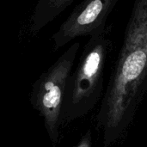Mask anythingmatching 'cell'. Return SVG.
<instances>
[{"instance_id":"cell-1","label":"cell","mask_w":147,"mask_h":147,"mask_svg":"<svg viewBox=\"0 0 147 147\" xmlns=\"http://www.w3.org/2000/svg\"><path fill=\"white\" fill-rule=\"evenodd\" d=\"M89 37L72 77L74 100L93 94L100 86L105 65L113 50L111 24L103 26Z\"/></svg>"},{"instance_id":"cell-2","label":"cell","mask_w":147,"mask_h":147,"mask_svg":"<svg viewBox=\"0 0 147 147\" xmlns=\"http://www.w3.org/2000/svg\"><path fill=\"white\" fill-rule=\"evenodd\" d=\"M79 48V42L72 43L41 76L38 84L36 98L51 135L55 134L63 93Z\"/></svg>"},{"instance_id":"cell-3","label":"cell","mask_w":147,"mask_h":147,"mask_svg":"<svg viewBox=\"0 0 147 147\" xmlns=\"http://www.w3.org/2000/svg\"><path fill=\"white\" fill-rule=\"evenodd\" d=\"M120 0H82L53 34V49L59 50L73 40L90 36L108 24V18Z\"/></svg>"},{"instance_id":"cell-4","label":"cell","mask_w":147,"mask_h":147,"mask_svg":"<svg viewBox=\"0 0 147 147\" xmlns=\"http://www.w3.org/2000/svg\"><path fill=\"white\" fill-rule=\"evenodd\" d=\"M75 0H38L28 22V31L36 34L52 22Z\"/></svg>"}]
</instances>
